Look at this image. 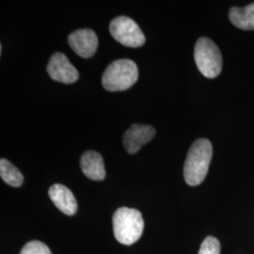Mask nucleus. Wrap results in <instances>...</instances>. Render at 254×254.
Here are the masks:
<instances>
[{"label":"nucleus","mask_w":254,"mask_h":254,"mask_svg":"<svg viewBox=\"0 0 254 254\" xmlns=\"http://www.w3.org/2000/svg\"><path fill=\"white\" fill-rule=\"evenodd\" d=\"M212 155L213 147L207 138H199L192 143L184 165V178L189 186H199L205 179Z\"/></svg>","instance_id":"1"},{"label":"nucleus","mask_w":254,"mask_h":254,"mask_svg":"<svg viewBox=\"0 0 254 254\" xmlns=\"http://www.w3.org/2000/svg\"><path fill=\"white\" fill-rule=\"evenodd\" d=\"M112 222L115 238L124 245L134 244L140 238L144 229L142 215L136 209H117L113 215Z\"/></svg>","instance_id":"2"},{"label":"nucleus","mask_w":254,"mask_h":254,"mask_svg":"<svg viewBox=\"0 0 254 254\" xmlns=\"http://www.w3.org/2000/svg\"><path fill=\"white\" fill-rule=\"evenodd\" d=\"M138 78L136 64L128 59H122L109 64L102 76L103 87L109 91H126Z\"/></svg>","instance_id":"3"},{"label":"nucleus","mask_w":254,"mask_h":254,"mask_svg":"<svg viewBox=\"0 0 254 254\" xmlns=\"http://www.w3.org/2000/svg\"><path fill=\"white\" fill-rule=\"evenodd\" d=\"M194 60L200 73L215 78L222 70V56L218 46L209 38H200L194 49Z\"/></svg>","instance_id":"4"},{"label":"nucleus","mask_w":254,"mask_h":254,"mask_svg":"<svg viewBox=\"0 0 254 254\" xmlns=\"http://www.w3.org/2000/svg\"><path fill=\"white\" fill-rule=\"evenodd\" d=\"M109 31L117 42L127 47L136 48L145 43L142 30L133 19L127 16L113 19L109 25Z\"/></svg>","instance_id":"5"},{"label":"nucleus","mask_w":254,"mask_h":254,"mask_svg":"<svg viewBox=\"0 0 254 254\" xmlns=\"http://www.w3.org/2000/svg\"><path fill=\"white\" fill-rule=\"evenodd\" d=\"M47 73L55 81L71 84L76 81L79 73L63 53H55L47 64Z\"/></svg>","instance_id":"6"},{"label":"nucleus","mask_w":254,"mask_h":254,"mask_svg":"<svg viewBox=\"0 0 254 254\" xmlns=\"http://www.w3.org/2000/svg\"><path fill=\"white\" fill-rule=\"evenodd\" d=\"M68 44L74 53L84 59H89L96 52L98 38L92 29L81 28L69 35Z\"/></svg>","instance_id":"7"},{"label":"nucleus","mask_w":254,"mask_h":254,"mask_svg":"<svg viewBox=\"0 0 254 254\" xmlns=\"http://www.w3.org/2000/svg\"><path fill=\"white\" fill-rule=\"evenodd\" d=\"M155 136V129L152 126L134 124L124 134V145L127 153L134 154Z\"/></svg>","instance_id":"8"},{"label":"nucleus","mask_w":254,"mask_h":254,"mask_svg":"<svg viewBox=\"0 0 254 254\" xmlns=\"http://www.w3.org/2000/svg\"><path fill=\"white\" fill-rule=\"evenodd\" d=\"M48 195L57 208L60 209L65 215L73 216L76 213L77 202L73 192L67 187L61 184L53 185L49 189Z\"/></svg>","instance_id":"9"},{"label":"nucleus","mask_w":254,"mask_h":254,"mask_svg":"<svg viewBox=\"0 0 254 254\" xmlns=\"http://www.w3.org/2000/svg\"><path fill=\"white\" fill-rule=\"evenodd\" d=\"M82 172L91 180L102 181L106 177L103 157L95 151H88L82 154L80 159Z\"/></svg>","instance_id":"10"},{"label":"nucleus","mask_w":254,"mask_h":254,"mask_svg":"<svg viewBox=\"0 0 254 254\" xmlns=\"http://www.w3.org/2000/svg\"><path fill=\"white\" fill-rule=\"evenodd\" d=\"M229 18L238 28L254 30V3L249 4L245 8H232L229 11Z\"/></svg>","instance_id":"11"},{"label":"nucleus","mask_w":254,"mask_h":254,"mask_svg":"<svg viewBox=\"0 0 254 254\" xmlns=\"http://www.w3.org/2000/svg\"><path fill=\"white\" fill-rule=\"evenodd\" d=\"M0 175L3 181L13 188L21 187L24 182V176L19 169L5 158L0 160Z\"/></svg>","instance_id":"12"},{"label":"nucleus","mask_w":254,"mask_h":254,"mask_svg":"<svg viewBox=\"0 0 254 254\" xmlns=\"http://www.w3.org/2000/svg\"><path fill=\"white\" fill-rule=\"evenodd\" d=\"M20 254H51V252L45 243L35 240L24 246Z\"/></svg>","instance_id":"13"},{"label":"nucleus","mask_w":254,"mask_h":254,"mask_svg":"<svg viewBox=\"0 0 254 254\" xmlns=\"http://www.w3.org/2000/svg\"><path fill=\"white\" fill-rule=\"evenodd\" d=\"M199 254H220V244L213 236L206 237L200 246Z\"/></svg>","instance_id":"14"}]
</instances>
